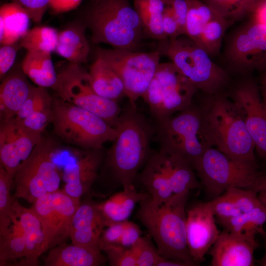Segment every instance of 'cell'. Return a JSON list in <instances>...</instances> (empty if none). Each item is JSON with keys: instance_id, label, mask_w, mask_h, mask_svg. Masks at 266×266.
I'll use <instances>...</instances> for the list:
<instances>
[{"instance_id": "1", "label": "cell", "mask_w": 266, "mask_h": 266, "mask_svg": "<svg viewBox=\"0 0 266 266\" xmlns=\"http://www.w3.org/2000/svg\"><path fill=\"white\" fill-rule=\"evenodd\" d=\"M115 128L116 135L105 152L91 190L96 196L105 197L119 188L134 186L139 170L153 151L150 146L155 126L137 109L136 103L129 101Z\"/></svg>"}, {"instance_id": "2", "label": "cell", "mask_w": 266, "mask_h": 266, "mask_svg": "<svg viewBox=\"0 0 266 266\" xmlns=\"http://www.w3.org/2000/svg\"><path fill=\"white\" fill-rule=\"evenodd\" d=\"M189 193L173 194L161 204L148 197L139 202L136 217L146 228L161 256L196 266L187 241L186 205Z\"/></svg>"}, {"instance_id": "3", "label": "cell", "mask_w": 266, "mask_h": 266, "mask_svg": "<svg viewBox=\"0 0 266 266\" xmlns=\"http://www.w3.org/2000/svg\"><path fill=\"white\" fill-rule=\"evenodd\" d=\"M83 21L94 44L135 51L144 35L139 17L130 0H91Z\"/></svg>"}, {"instance_id": "4", "label": "cell", "mask_w": 266, "mask_h": 266, "mask_svg": "<svg viewBox=\"0 0 266 266\" xmlns=\"http://www.w3.org/2000/svg\"><path fill=\"white\" fill-rule=\"evenodd\" d=\"M203 95L199 105L214 147L233 158L257 162L254 142L238 108L226 92Z\"/></svg>"}, {"instance_id": "5", "label": "cell", "mask_w": 266, "mask_h": 266, "mask_svg": "<svg viewBox=\"0 0 266 266\" xmlns=\"http://www.w3.org/2000/svg\"><path fill=\"white\" fill-rule=\"evenodd\" d=\"M158 50L203 94L225 93L232 83L231 74L186 35L160 41Z\"/></svg>"}, {"instance_id": "6", "label": "cell", "mask_w": 266, "mask_h": 266, "mask_svg": "<svg viewBox=\"0 0 266 266\" xmlns=\"http://www.w3.org/2000/svg\"><path fill=\"white\" fill-rule=\"evenodd\" d=\"M155 130L160 150L178 155L192 166L207 150L214 146L200 106L194 102L184 109L156 122Z\"/></svg>"}, {"instance_id": "7", "label": "cell", "mask_w": 266, "mask_h": 266, "mask_svg": "<svg viewBox=\"0 0 266 266\" xmlns=\"http://www.w3.org/2000/svg\"><path fill=\"white\" fill-rule=\"evenodd\" d=\"M207 193L215 198L230 188L260 191L262 170L257 162L233 158L214 146L193 165Z\"/></svg>"}, {"instance_id": "8", "label": "cell", "mask_w": 266, "mask_h": 266, "mask_svg": "<svg viewBox=\"0 0 266 266\" xmlns=\"http://www.w3.org/2000/svg\"><path fill=\"white\" fill-rule=\"evenodd\" d=\"M51 107L53 132L67 143L82 149H100L116 135V129L104 120L58 96L52 98Z\"/></svg>"}, {"instance_id": "9", "label": "cell", "mask_w": 266, "mask_h": 266, "mask_svg": "<svg viewBox=\"0 0 266 266\" xmlns=\"http://www.w3.org/2000/svg\"><path fill=\"white\" fill-rule=\"evenodd\" d=\"M198 91L172 63H162L142 98L157 122L188 107Z\"/></svg>"}, {"instance_id": "10", "label": "cell", "mask_w": 266, "mask_h": 266, "mask_svg": "<svg viewBox=\"0 0 266 266\" xmlns=\"http://www.w3.org/2000/svg\"><path fill=\"white\" fill-rule=\"evenodd\" d=\"M54 150L53 141L42 136L14 176V198L33 204L39 198L59 190L62 176L53 160Z\"/></svg>"}, {"instance_id": "11", "label": "cell", "mask_w": 266, "mask_h": 266, "mask_svg": "<svg viewBox=\"0 0 266 266\" xmlns=\"http://www.w3.org/2000/svg\"><path fill=\"white\" fill-rule=\"evenodd\" d=\"M57 72L52 88L63 100L78 106L101 118L115 128L122 109L117 101L98 95L93 89L89 72L81 65L67 64Z\"/></svg>"}, {"instance_id": "12", "label": "cell", "mask_w": 266, "mask_h": 266, "mask_svg": "<svg viewBox=\"0 0 266 266\" xmlns=\"http://www.w3.org/2000/svg\"><path fill=\"white\" fill-rule=\"evenodd\" d=\"M223 59L225 68L239 77L266 70V27L247 19L228 38Z\"/></svg>"}, {"instance_id": "13", "label": "cell", "mask_w": 266, "mask_h": 266, "mask_svg": "<svg viewBox=\"0 0 266 266\" xmlns=\"http://www.w3.org/2000/svg\"><path fill=\"white\" fill-rule=\"evenodd\" d=\"M159 50L141 52L99 47L96 57L104 61L121 78L129 101L136 103L147 89L160 63Z\"/></svg>"}, {"instance_id": "14", "label": "cell", "mask_w": 266, "mask_h": 266, "mask_svg": "<svg viewBox=\"0 0 266 266\" xmlns=\"http://www.w3.org/2000/svg\"><path fill=\"white\" fill-rule=\"evenodd\" d=\"M238 108L258 157L266 163V107L252 75L239 76L226 92Z\"/></svg>"}, {"instance_id": "15", "label": "cell", "mask_w": 266, "mask_h": 266, "mask_svg": "<svg viewBox=\"0 0 266 266\" xmlns=\"http://www.w3.org/2000/svg\"><path fill=\"white\" fill-rule=\"evenodd\" d=\"M80 202L59 190L33 203L31 209L41 223L47 250L70 237L72 218Z\"/></svg>"}, {"instance_id": "16", "label": "cell", "mask_w": 266, "mask_h": 266, "mask_svg": "<svg viewBox=\"0 0 266 266\" xmlns=\"http://www.w3.org/2000/svg\"><path fill=\"white\" fill-rule=\"evenodd\" d=\"M187 1L185 35L212 58L219 53L225 32L231 24L203 1Z\"/></svg>"}, {"instance_id": "17", "label": "cell", "mask_w": 266, "mask_h": 266, "mask_svg": "<svg viewBox=\"0 0 266 266\" xmlns=\"http://www.w3.org/2000/svg\"><path fill=\"white\" fill-rule=\"evenodd\" d=\"M42 136L41 133L25 127L15 117L0 120V164L13 180Z\"/></svg>"}, {"instance_id": "18", "label": "cell", "mask_w": 266, "mask_h": 266, "mask_svg": "<svg viewBox=\"0 0 266 266\" xmlns=\"http://www.w3.org/2000/svg\"><path fill=\"white\" fill-rule=\"evenodd\" d=\"M186 216L187 245L193 260L198 264L204 260L220 232L210 201L193 205L186 211Z\"/></svg>"}, {"instance_id": "19", "label": "cell", "mask_w": 266, "mask_h": 266, "mask_svg": "<svg viewBox=\"0 0 266 266\" xmlns=\"http://www.w3.org/2000/svg\"><path fill=\"white\" fill-rule=\"evenodd\" d=\"M256 234L220 232L210 251L213 266H253L254 253L259 244Z\"/></svg>"}, {"instance_id": "20", "label": "cell", "mask_w": 266, "mask_h": 266, "mask_svg": "<svg viewBox=\"0 0 266 266\" xmlns=\"http://www.w3.org/2000/svg\"><path fill=\"white\" fill-rule=\"evenodd\" d=\"M105 152L103 148L83 149L75 163L65 167L63 177L65 184L63 190L81 201V197L90 193L96 181Z\"/></svg>"}, {"instance_id": "21", "label": "cell", "mask_w": 266, "mask_h": 266, "mask_svg": "<svg viewBox=\"0 0 266 266\" xmlns=\"http://www.w3.org/2000/svg\"><path fill=\"white\" fill-rule=\"evenodd\" d=\"M107 226L98 203L88 197L80 202L73 217L70 231L72 243L101 251L100 240Z\"/></svg>"}, {"instance_id": "22", "label": "cell", "mask_w": 266, "mask_h": 266, "mask_svg": "<svg viewBox=\"0 0 266 266\" xmlns=\"http://www.w3.org/2000/svg\"><path fill=\"white\" fill-rule=\"evenodd\" d=\"M172 160L169 153L153 151L138 175L145 193L159 204L173 194L171 188Z\"/></svg>"}, {"instance_id": "23", "label": "cell", "mask_w": 266, "mask_h": 266, "mask_svg": "<svg viewBox=\"0 0 266 266\" xmlns=\"http://www.w3.org/2000/svg\"><path fill=\"white\" fill-rule=\"evenodd\" d=\"M21 65L12 67L0 85V120L15 117L28 98L33 85Z\"/></svg>"}, {"instance_id": "24", "label": "cell", "mask_w": 266, "mask_h": 266, "mask_svg": "<svg viewBox=\"0 0 266 266\" xmlns=\"http://www.w3.org/2000/svg\"><path fill=\"white\" fill-rule=\"evenodd\" d=\"M107 261L101 251L82 246L63 243L51 249L45 258L46 266H99Z\"/></svg>"}, {"instance_id": "25", "label": "cell", "mask_w": 266, "mask_h": 266, "mask_svg": "<svg viewBox=\"0 0 266 266\" xmlns=\"http://www.w3.org/2000/svg\"><path fill=\"white\" fill-rule=\"evenodd\" d=\"M13 209L18 219L29 258L37 266V258L47 251L41 223L31 208L22 206L17 199L14 198Z\"/></svg>"}, {"instance_id": "26", "label": "cell", "mask_w": 266, "mask_h": 266, "mask_svg": "<svg viewBox=\"0 0 266 266\" xmlns=\"http://www.w3.org/2000/svg\"><path fill=\"white\" fill-rule=\"evenodd\" d=\"M83 23L73 24L59 32L55 52L68 62L81 65L88 61L90 51Z\"/></svg>"}, {"instance_id": "27", "label": "cell", "mask_w": 266, "mask_h": 266, "mask_svg": "<svg viewBox=\"0 0 266 266\" xmlns=\"http://www.w3.org/2000/svg\"><path fill=\"white\" fill-rule=\"evenodd\" d=\"M148 197L146 193L137 191L134 186L113 193L106 200L98 203L108 226L128 220L136 204Z\"/></svg>"}, {"instance_id": "28", "label": "cell", "mask_w": 266, "mask_h": 266, "mask_svg": "<svg viewBox=\"0 0 266 266\" xmlns=\"http://www.w3.org/2000/svg\"><path fill=\"white\" fill-rule=\"evenodd\" d=\"M88 72L91 86L99 96L117 102L126 97L121 78L101 59L96 57Z\"/></svg>"}, {"instance_id": "29", "label": "cell", "mask_w": 266, "mask_h": 266, "mask_svg": "<svg viewBox=\"0 0 266 266\" xmlns=\"http://www.w3.org/2000/svg\"><path fill=\"white\" fill-rule=\"evenodd\" d=\"M31 18L20 5L9 2L0 7V43L10 44L19 41L28 31Z\"/></svg>"}, {"instance_id": "30", "label": "cell", "mask_w": 266, "mask_h": 266, "mask_svg": "<svg viewBox=\"0 0 266 266\" xmlns=\"http://www.w3.org/2000/svg\"><path fill=\"white\" fill-rule=\"evenodd\" d=\"M25 75L36 86L53 88L57 80V72L51 53L27 51L21 64Z\"/></svg>"}, {"instance_id": "31", "label": "cell", "mask_w": 266, "mask_h": 266, "mask_svg": "<svg viewBox=\"0 0 266 266\" xmlns=\"http://www.w3.org/2000/svg\"><path fill=\"white\" fill-rule=\"evenodd\" d=\"M133 6L140 20L144 35L160 41L167 38L163 27L166 6L164 0H133Z\"/></svg>"}, {"instance_id": "32", "label": "cell", "mask_w": 266, "mask_h": 266, "mask_svg": "<svg viewBox=\"0 0 266 266\" xmlns=\"http://www.w3.org/2000/svg\"><path fill=\"white\" fill-rule=\"evenodd\" d=\"M142 236L139 227L128 220L113 223L106 227L100 240L101 251L114 248H130Z\"/></svg>"}, {"instance_id": "33", "label": "cell", "mask_w": 266, "mask_h": 266, "mask_svg": "<svg viewBox=\"0 0 266 266\" xmlns=\"http://www.w3.org/2000/svg\"><path fill=\"white\" fill-rule=\"evenodd\" d=\"M266 222V207L262 204L250 211L218 223L225 230L231 232L253 233L262 236L266 233L263 228Z\"/></svg>"}, {"instance_id": "34", "label": "cell", "mask_w": 266, "mask_h": 266, "mask_svg": "<svg viewBox=\"0 0 266 266\" xmlns=\"http://www.w3.org/2000/svg\"><path fill=\"white\" fill-rule=\"evenodd\" d=\"M59 32L52 27L36 26L29 29L20 39L21 48L27 51H42L52 53L55 51Z\"/></svg>"}, {"instance_id": "35", "label": "cell", "mask_w": 266, "mask_h": 266, "mask_svg": "<svg viewBox=\"0 0 266 266\" xmlns=\"http://www.w3.org/2000/svg\"><path fill=\"white\" fill-rule=\"evenodd\" d=\"M13 181L3 166L0 164V235L12 231L10 229L12 222L16 226L19 225L13 209L14 198L10 193Z\"/></svg>"}, {"instance_id": "36", "label": "cell", "mask_w": 266, "mask_h": 266, "mask_svg": "<svg viewBox=\"0 0 266 266\" xmlns=\"http://www.w3.org/2000/svg\"><path fill=\"white\" fill-rule=\"evenodd\" d=\"M25 258V265L36 266L29 258L22 232L14 230L0 235V266L9 261Z\"/></svg>"}, {"instance_id": "37", "label": "cell", "mask_w": 266, "mask_h": 266, "mask_svg": "<svg viewBox=\"0 0 266 266\" xmlns=\"http://www.w3.org/2000/svg\"><path fill=\"white\" fill-rule=\"evenodd\" d=\"M231 25L246 18L256 2L254 0H202Z\"/></svg>"}, {"instance_id": "38", "label": "cell", "mask_w": 266, "mask_h": 266, "mask_svg": "<svg viewBox=\"0 0 266 266\" xmlns=\"http://www.w3.org/2000/svg\"><path fill=\"white\" fill-rule=\"evenodd\" d=\"M52 99L46 88L33 85L28 98L15 117L20 121L34 112L51 107Z\"/></svg>"}, {"instance_id": "39", "label": "cell", "mask_w": 266, "mask_h": 266, "mask_svg": "<svg viewBox=\"0 0 266 266\" xmlns=\"http://www.w3.org/2000/svg\"><path fill=\"white\" fill-rule=\"evenodd\" d=\"M131 248L136 266H159L164 259L148 236H141Z\"/></svg>"}, {"instance_id": "40", "label": "cell", "mask_w": 266, "mask_h": 266, "mask_svg": "<svg viewBox=\"0 0 266 266\" xmlns=\"http://www.w3.org/2000/svg\"><path fill=\"white\" fill-rule=\"evenodd\" d=\"M225 193L231 198L242 213H245L262 205L255 191L239 188H230Z\"/></svg>"}, {"instance_id": "41", "label": "cell", "mask_w": 266, "mask_h": 266, "mask_svg": "<svg viewBox=\"0 0 266 266\" xmlns=\"http://www.w3.org/2000/svg\"><path fill=\"white\" fill-rule=\"evenodd\" d=\"M210 201L214 215L217 217L218 222L228 220L242 213L225 192Z\"/></svg>"}, {"instance_id": "42", "label": "cell", "mask_w": 266, "mask_h": 266, "mask_svg": "<svg viewBox=\"0 0 266 266\" xmlns=\"http://www.w3.org/2000/svg\"><path fill=\"white\" fill-rule=\"evenodd\" d=\"M52 120V107L34 112L21 120H18L26 128L41 133Z\"/></svg>"}, {"instance_id": "43", "label": "cell", "mask_w": 266, "mask_h": 266, "mask_svg": "<svg viewBox=\"0 0 266 266\" xmlns=\"http://www.w3.org/2000/svg\"><path fill=\"white\" fill-rule=\"evenodd\" d=\"M104 252L110 266H136L135 257L132 248H114Z\"/></svg>"}, {"instance_id": "44", "label": "cell", "mask_w": 266, "mask_h": 266, "mask_svg": "<svg viewBox=\"0 0 266 266\" xmlns=\"http://www.w3.org/2000/svg\"><path fill=\"white\" fill-rule=\"evenodd\" d=\"M24 8L31 20L35 24L42 20L46 10L49 8L50 0H8Z\"/></svg>"}, {"instance_id": "45", "label": "cell", "mask_w": 266, "mask_h": 266, "mask_svg": "<svg viewBox=\"0 0 266 266\" xmlns=\"http://www.w3.org/2000/svg\"><path fill=\"white\" fill-rule=\"evenodd\" d=\"M19 41L10 44L0 45V78L1 80L13 66L17 51L21 48Z\"/></svg>"}, {"instance_id": "46", "label": "cell", "mask_w": 266, "mask_h": 266, "mask_svg": "<svg viewBox=\"0 0 266 266\" xmlns=\"http://www.w3.org/2000/svg\"><path fill=\"white\" fill-rule=\"evenodd\" d=\"M171 7L178 24L181 35L186 34V24L188 11L187 0H164Z\"/></svg>"}, {"instance_id": "47", "label": "cell", "mask_w": 266, "mask_h": 266, "mask_svg": "<svg viewBox=\"0 0 266 266\" xmlns=\"http://www.w3.org/2000/svg\"><path fill=\"white\" fill-rule=\"evenodd\" d=\"M163 27L165 34L168 38L181 35L177 21L169 6H166L163 14Z\"/></svg>"}, {"instance_id": "48", "label": "cell", "mask_w": 266, "mask_h": 266, "mask_svg": "<svg viewBox=\"0 0 266 266\" xmlns=\"http://www.w3.org/2000/svg\"><path fill=\"white\" fill-rule=\"evenodd\" d=\"M82 0H50L49 8L53 13L66 12L77 8Z\"/></svg>"}, {"instance_id": "49", "label": "cell", "mask_w": 266, "mask_h": 266, "mask_svg": "<svg viewBox=\"0 0 266 266\" xmlns=\"http://www.w3.org/2000/svg\"><path fill=\"white\" fill-rule=\"evenodd\" d=\"M246 18L266 27V0H259Z\"/></svg>"}, {"instance_id": "50", "label": "cell", "mask_w": 266, "mask_h": 266, "mask_svg": "<svg viewBox=\"0 0 266 266\" xmlns=\"http://www.w3.org/2000/svg\"><path fill=\"white\" fill-rule=\"evenodd\" d=\"M258 193L260 200L266 207V169L262 170L261 187Z\"/></svg>"}, {"instance_id": "51", "label": "cell", "mask_w": 266, "mask_h": 266, "mask_svg": "<svg viewBox=\"0 0 266 266\" xmlns=\"http://www.w3.org/2000/svg\"><path fill=\"white\" fill-rule=\"evenodd\" d=\"M264 103L266 102V70L261 72L260 84H259Z\"/></svg>"}, {"instance_id": "52", "label": "cell", "mask_w": 266, "mask_h": 266, "mask_svg": "<svg viewBox=\"0 0 266 266\" xmlns=\"http://www.w3.org/2000/svg\"><path fill=\"white\" fill-rule=\"evenodd\" d=\"M264 238L265 247V253L263 257L259 261V264L262 266H266V233L262 235Z\"/></svg>"}, {"instance_id": "53", "label": "cell", "mask_w": 266, "mask_h": 266, "mask_svg": "<svg viewBox=\"0 0 266 266\" xmlns=\"http://www.w3.org/2000/svg\"><path fill=\"white\" fill-rule=\"evenodd\" d=\"M255 1H256V2H257V1L259 0H254Z\"/></svg>"}, {"instance_id": "54", "label": "cell", "mask_w": 266, "mask_h": 266, "mask_svg": "<svg viewBox=\"0 0 266 266\" xmlns=\"http://www.w3.org/2000/svg\"><path fill=\"white\" fill-rule=\"evenodd\" d=\"M264 103L265 106L266 107V103Z\"/></svg>"}]
</instances>
